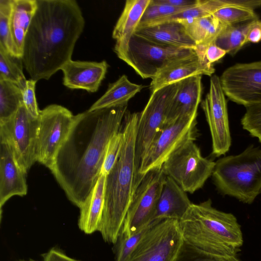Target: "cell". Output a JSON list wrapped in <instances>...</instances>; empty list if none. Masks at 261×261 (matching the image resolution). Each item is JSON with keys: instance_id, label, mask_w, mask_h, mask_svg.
Listing matches in <instances>:
<instances>
[{"instance_id": "cell-1", "label": "cell", "mask_w": 261, "mask_h": 261, "mask_svg": "<svg viewBox=\"0 0 261 261\" xmlns=\"http://www.w3.org/2000/svg\"><path fill=\"white\" fill-rule=\"evenodd\" d=\"M127 105L75 115L50 170L68 199L80 208L99 176L108 143L120 131Z\"/></svg>"}, {"instance_id": "cell-2", "label": "cell", "mask_w": 261, "mask_h": 261, "mask_svg": "<svg viewBox=\"0 0 261 261\" xmlns=\"http://www.w3.org/2000/svg\"><path fill=\"white\" fill-rule=\"evenodd\" d=\"M22 59L32 79L47 80L71 60L85 21L75 0H37Z\"/></svg>"}, {"instance_id": "cell-3", "label": "cell", "mask_w": 261, "mask_h": 261, "mask_svg": "<svg viewBox=\"0 0 261 261\" xmlns=\"http://www.w3.org/2000/svg\"><path fill=\"white\" fill-rule=\"evenodd\" d=\"M139 113H126L122 130L124 142L120 154L106 176L104 205L98 227L103 240L116 244L129 205L139 184L136 155L137 124Z\"/></svg>"}, {"instance_id": "cell-4", "label": "cell", "mask_w": 261, "mask_h": 261, "mask_svg": "<svg viewBox=\"0 0 261 261\" xmlns=\"http://www.w3.org/2000/svg\"><path fill=\"white\" fill-rule=\"evenodd\" d=\"M179 225L184 241L208 255L236 256L243 244L237 218L214 208L210 199L192 203Z\"/></svg>"}, {"instance_id": "cell-5", "label": "cell", "mask_w": 261, "mask_h": 261, "mask_svg": "<svg viewBox=\"0 0 261 261\" xmlns=\"http://www.w3.org/2000/svg\"><path fill=\"white\" fill-rule=\"evenodd\" d=\"M212 175L221 194L252 203L261 194V149L251 145L238 155L219 159Z\"/></svg>"}, {"instance_id": "cell-6", "label": "cell", "mask_w": 261, "mask_h": 261, "mask_svg": "<svg viewBox=\"0 0 261 261\" xmlns=\"http://www.w3.org/2000/svg\"><path fill=\"white\" fill-rule=\"evenodd\" d=\"M197 115V112L165 124L141 160L138 173L139 182L147 172L162 167L175 150L196 139Z\"/></svg>"}, {"instance_id": "cell-7", "label": "cell", "mask_w": 261, "mask_h": 261, "mask_svg": "<svg viewBox=\"0 0 261 261\" xmlns=\"http://www.w3.org/2000/svg\"><path fill=\"white\" fill-rule=\"evenodd\" d=\"M216 162L204 158L194 141L185 144L166 160L162 166L166 175L186 193L201 189L212 175Z\"/></svg>"}, {"instance_id": "cell-8", "label": "cell", "mask_w": 261, "mask_h": 261, "mask_svg": "<svg viewBox=\"0 0 261 261\" xmlns=\"http://www.w3.org/2000/svg\"><path fill=\"white\" fill-rule=\"evenodd\" d=\"M75 117L68 109L58 105H50L40 110L36 161L51 169L60 148L69 135Z\"/></svg>"}, {"instance_id": "cell-9", "label": "cell", "mask_w": 261, "mask_h": 261, "mask_svg": "<svg viewBox=\"0 0 261 261\" xmlns=\"http://www.w3.org/2000/svg\"><path fill=\"white\" fill-rule=\"evenodd\" d=\"M195 53L193 49L162 46L134 34L121 60L142 79H152L169 64Z\"/></svg>"}, {"instance_id": "cell-10", "label": "cell", "mask_w": 261, "mask_h": 261, "mask_svg": "<svg viewBox=\"0 0 261 261\" xmlns=\"http://www.w3.org/2000/svg\"><path fill=\"white\" fill-rule=\"evenodd\" d=\"M183 243L178 220L156 221L126 261H175Z\"/></svg>"}, {"instance_id": "cell-11", "label": "cell", "mask_w": 261, "mask_h": 261, "mask_svg": "<svg viewBox=\"0 0 261 261\" xmlns=\"http://www.w3.org/2000/svg\"><path fill=\"white\" fill-rule=\"evenodd\" d=\"M166 176L162 167L149 171L143 176L135 190L121 236H130L153 222Z\"/></svg>"}, {"instance_id": "cell-12", "label": "cell", "mask_w": 261, "mask_h": 261, "mask_svg": "<svg viewBox=\"0 0 261 261\" xmlns=\"http://www.w3.org/2000/svg\"><path fill=\"white\" fill-rule=\"evenodd\" d=\"M38 127L39 117H32L23 104L9 120L0 124V139L9 144L16 163L25 174L36 161Z\"/></svg>"}, {"instance_id": "cell-13", "label": "cell", "mask_w": 261, "mask_h": 261, "mask_svg": "<svg viewBox=\"0 0 261 261\" xmlns=\"http://www.w3.org/2000/svg\"><path fill=\"white\" fill-rule=\"evenodd\" d=\"M179 82L162 88L153 93L139 114L136 139V155L139 167L152 141L165 125L172 101Z\"/></svg>"}, {"instance_id": "cell-14", "label": "cell", "mask_w": 261, "mask_h": 261, "mask_svg": "<svg viewBox=\"0 0 261 261\" xmlns=\"http://www.w3.org/2000/svg\"><path fill=\"white\" fill-rule=\"evenodd\" d=\"M219 78L224 94L230 100L245 108L261 104V61L236 64Z\"/></svg>"}, {"instance_id": "cell-15", "label": "cell", "mask_w": 261, "mask_h": 261, "mask_svg": "<svg viewBox=\"0 0 261 261\" xmlns=\"http://www.w3.org/2000/svg\"><path fill=\"white\" fill-rule=\"evenodd\" d=\"M201 106L211 134L212 153L216 156L225 154L229 149L231 139L227 101L220 78L216 74L211 77L208 92Z\"/></svg>"}, {"instance_id": "cell-16", "label": "cell", "mask_w": 261, "mask_h": 261, "mask_svg": "<svg viewBox=\"0 0 261 261\" xmlns=\"http://www.w3.org/2000/svg\"><path fill=\"white\" fill-rule=\"evenodd\" d=\"M215 71L213 64L200 59L195 53L178 59L162 69L151 79L149 89L151 94L193 76L205 75L211 77Z\"/></svg>"}, {"instance_id": "cell-17", "label": "cell", "mask_w": 261, "mask_h": 261, "mask_svg": "<svg viewBox=\"0 0 261 261\" xmlns=\"http://www.w3.org/2000/svg\"><path fill=\"white\" fill-rule=\"evenodd\" d=\"M108 67L106 61L98 62L71 59L61 69L63 73V84L71 89L95 92L105 79Z\"/></svg>"}, {"instance_id": "cell-18", "label": "cell", "mask_w": 261, "mask_h": 261, "mask_svg": "<svg viewBox=\"0 0 261 261\" xmlns=\"http://www.w3.org/2000/svg\"><path fill=\"white\" fill-rule=\"evenodd\" d=\"M0 208L11 197L27 194L25 173L18 166L9 144L0 139Z\"/></svg>"}, {"instance_id": "cell-19", "label": "cell", "mask_w": 261, "mask_h": 261, "mask_svg": "<svg viewBox=\"0 0 261 261\" xmlns=\"http://www.w3.org/2000/svg\"><path fill=\"white\" fill-rule=\"evenodd\" d=\"M151 0H127L112 32L114 51L119 59L126 53L129 41Z\"/></svg>"}, {"instance_id": "cell-20", "label": "cell", "mask_w": 261, "mask_h": 261, "mask_svg": "<svg viewBox=\"0 0 261 261\" xmlns=\"http://www.w3.org/2000/svg\"><path fill=\"white\" fill-rule=\"evenodd\" d=\"M202 94V75L179 82L178 90L170 105L165 124L198 111Z\"/></svg>"}, {"instance_id": "cell-21", "label": "cell", "mask_w": 261, "mask_h": 261, "mask_svg": "<svg viewBox=\"0 0 261 261\" xmlns=\"http://www.w3.org/2000/svg\"><path fill=\"white\" fill-rule=\"evenodd\" d=\"M135 34L162 46L194 49L196 44L179 21H169L137 29Z\"/></svg>"}, {"instance_id": "cell-22", "label": "cell", "mask_w": 261, "mask_h": 261, "mask_svg": "<svg viewBox=\"0 0 261 261\" xmlns=\"http://www.w3.org/2000/svg\"><path fill=\"white\" fill-rule=\"evenodd\" d=\"M191 204L186 192L167 176L157 203L153 222L165 219L179 221Z\"/></svg>"}, {"instance_id": "cell-23", "label": "cell", "mask_w": 261, "mask_h": 261, "mask_svg": "<svg viewBox=\"0 0 261 261\" xmlns=\"http://www.w3.org/2000/svg\"><path fill=\"white\" fill-rule=\"evenodd\" d=\"M37 6V0H11L9 24L17 57H22L24 39Z\"/></svg>"}, {"instance_id": "cell-24", "label": "cell", "mask_w": 261, "mask_h": 261, "mask_svg": "<svg viewBox=\"0 0 261 261\" xmlns=\"http://www.w3.org/2000/svg\"><path fill=\"white\" fill-rule=\"evenodd\" d=\"M106 176L100 174L84 204L80 208L78 226L87 234L98 231L104 205Z\"/></svg>"}, {"instance_id": "cell-25", "label": "cell", "mask_w": 261, "mask_h": 261, "mask_svg": "<svg viewBox=\"0 0 261 261\" xmlns=\"http://www.w3.org/2000/svg\"><path fill=\"white\" fill-rule=\"evenodd\" d=\"M144 86L131 82L123 74L113 83L109 85L107 90L88 110L89 111L122 106L140 92Z\"/></svg>"}, {"instance_id": "cell-26", "label": "cell", "mask_w": 261, "mask_h": 261, "mask_svg": "<svg viewBox=\"0 0 261 261\" xmlns=\"http://www.w3.org/2000/svg\"><path fill=\"white\" fill-rule=\"evenodd\" d=\"M189 37L196 45L207 46L215 42L217 37L226 26L212 14L181 21Z\"/></svg>"}, {"instance_id": "cell-27", "label": "cell", "mask_w": 261, "mask_h": 261, "mask_svg": "<svg viewBox=\"0 0 261 261\" xmlns=\"http://www.w3.org/2000/svg\"><path fill=\"white\" fill-rule=\"evenodd\" d=\"M251 21L226 25L217 37L215 44L233 56L248 42L247 36Z\"/></svg>"}, {"instance_id": "cell-28", "label": "cell", "mask_w": 261, "mask_h": 261, "mask_svg": "<svg viewBox=\"0 0 261 261\" xmlns=\"http://www.w3.org/2000/svg\"><path fill=\"white\" fill-rule=\"evenodd\" d=\"M226 5L224 0H199L196 6L179 13L156 20L142 28L166 22H181L206 16L212 14L215 11Z\"/></svg>"}, {"instance_id": "cell-29", "label": "cell", "mask_w": 261, "mask_h": 261, "mask_svg": "<svg viewBox=\"0 0 261 261\" xmlns=\"http://www.w3.org/2000/svg\"><path fill=\"white\" fill-rule=\"evenodd\" d=\"M22 104V93L19 87L0 79V124L9 120Z\"/></svg>"}, {"instance_id": "cell-30", "label": "cell", "mask_w": 261, "mask_h": 261, "mask_svg": "<svg viewBox=\"0 0 261 261\" xmlns=\"http://www.w3.org/2000/svg\"><path fill=\"white\" fill-rule=\"evenodd\" d=\"M22 58L14 56L0 48V79L14 83L23 91L27 81L23 72Z\"/></svg>"}, {"instance_id": "cell-31", "label": "cell", "mask_w": 261, "mask_h": 261, "mask_svg": "<svg viewBox=\"0 0 261 261\" xmlns=\"http://www.w3.org/2000/svg\"><path fill=\"white\" fill-rule=\"evenodd\" d=\"M212 15L225 25H234L258 19V15L253 10L229 5L218 9Z\"/></svg>"}, {"instance_id": "cell-32", "label": "cell", "mask_w": 261, "mask_h": 261, "mask_svg": "<svg viewBox=\"0 0 261 261\" xmlns=\"http://www.w3.org/2000/svg\"><path fill=\"white\" fill-rule=\"evenodd\" d=\"M193 6H194L187 7L171 6L156 4L151 0L150 4L145 10L137 29L141 28L161 18L179 13Z\"/></svg>"}, {"instance_id": "cell-33", "label": "cell", "mask_w": 261, "mask_h": 261, "mask_svg": "<svg viewBox=\"0 0 261 261\" xmlns=\"http://www.w3.org/2000/svg\"><path fill=\"white\" fill-rule=\"evenodd\" d=\"M11 3V0H0V48L16 56L9 24Z\"/></svg>"}, {"instance_id": "cell-34", "label": "cell", "mask_w": 261, "mask_h": 261, "mask_svg": "<svg viewBox=\"0 0 261 261\" xmlns=\"http://www.w3.org/2000/svg\"><path fill=\"white\" fill-rule=\"evenodd\" d=\"M124 142V134L120 131L110 140L105 155L100 174L107 176L117 162Z\"/></svg>"}, {"instance_id": "cell-35", "label": "cell", "mask_w": 261, "mask_h": 261, "mask_svg": "<svg viewBox=\"0 0 261 261\" xmlns=\"http://www.w3.org/2000/svg\"><path fill=\"white\" fill-rule=\"evenodd\" d=\"M156 221H158L153 222L148 226L130 236L124 237L120 235L117 241L115 261H126L144 234Z\"/></svg>"}, {"instance_id": "cell-36", "label": "cell", "mask_w": 261, "mask_h": 261, "mask_svg": "<svg viewBox=\"0 0 261 261\" xmlns=\"http://www.w3.org/2000/svg\"><path fill=\"white\" fill-rule=\"evenodd\" d=\"M37 82L32 79L27 80L26 86L22 91L23 102L28 112L34 118H38L40 111L35 96V86Z\"/></svg>"}, {"instance_id": "cell-37", "label": "cell", "mask_w": 261, "mask_h": 261, "mask_svg": "<svg viewBox=\"0 0 261 261\" xmlns=\"http://www.w3.org/2000/svg\"><path fill=\"white\" fill-rule=\"evenodd\" d=\"M175 261H220L219 257L204 254L184 241Z\"/></svg>"}, {"instance_id": "cell-38", "label": "cell", "mask_w": 261, "mask_h": 261, "mask_svg": "<svg viewBox=\"0 0 261 261\" xmlns=\"http://www.w3.org/2000/svg\"><path fill=\"white\" fill-rule=\"evenodd\" d=\"M204 54L206 60L213 64L224 57L227 53L213 42L204 47Z\"/></svg>"}, {"instance_id": "cell-39", "label": "cell", "mask_w": 261, "mask_h": 261, "mask_svg": "<svg viewBox=\"0 0 261 261\" xmlns=\"http://www.w3.org/2000/svg\"><path fill=\"white\" fill-rule=\"evenodd\" d=\"M43 261H80L68 256L62 250L53 247L42 255Z\"/></svg>"}, {"instance_id": "cell-40", "label": "cell", "mask_w": 261, "mask_h": 261, "mask_svg": "<svg viewBox=\"0 0 261 261\" xmlns=\"http://www.w3.org/2000/svg\"><path fill=\"white\" fill-rule=\"evenodd\" d=\"M247 39L248 42L254 43L261 41V20L257 19L251 21Z\"/></svg>"}, {"instance_id": "cell-41", "label": "cell", "mask_w": 261, "mask_h": 261, "mask_svg": "<svg viewBox=\"0 0 261 261\" xmlns=\"http://www.w3.org/2000/svg\"><path fill=\"white\" fill-rule=\"evenodd\" d=\"M226 4L240 6L254 10L261 6V0H224Z\"/></svg>"}, {"instance_id": "cell-42", "label": "cell", "mask_w": 261, "mask_h": 261, "mask_svg": "<svg viewBox=\"0 0 261 261\" xmlns=\"http://www.w3.org/2000/svg\"><path fill=\"white\" fill-rule=\"evenodd\" d=\"M156 4L166 5L175 7H187L195 6L199 0H152Z\"/></svg>"}, {"instance_id": "cell-43", "label": "cell", "mask_w": 261, "mask_h": 261, "mask_svg": "<svg viewBox=\"0 0 261 261\" xmlns=\"http://www.w3.org/2000/svg\"><path fill=\"white\" fill-rule=\"evenodd\" d=\"M247 114L261 122V104L246 108Z\"/></svg>"}, {"instance_id": "cell-44", "label": "cell", "mask_w": 261, "mask_h": 261, "mask_svg": "<svg viewBox=\"0 0 261 261\" xmlns=\"http://www.w3.org/2000/svg\"><path fill=\"white\" fill-rule=\"evenodd\" d=\"M18 261H40V260H35V259L30 258L29 259H19ZM42 261H43V260H42Z\"/></svg>"}]
</instances>
